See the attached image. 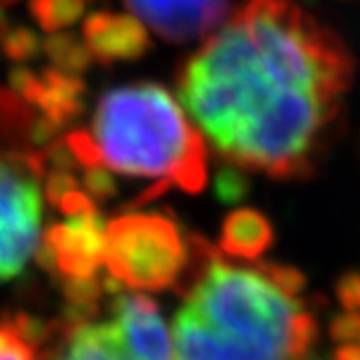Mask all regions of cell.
<instances>
[{"label": "cell", "instance_id": "obj_1", "mask_svg": "<svg viewBox=\"0 0 360 360\" xmlns=\"http://www.w3.org/2000/svg\"><path fill=\"white\" fill-rule=\"evenodd\" d=\"M354 63L295 0H248L180 68L178 94L219 157L304 178L341 113Z\"/></svg>", "mask_w": 360, "mask_h": 360}, {"label": "cell", "instance_id": "obj_2", "mask_svg": "<svg viewBox=\"0 0 360 360\" xmlns=\"http://www.w3.org/2000/svg\"><path fill=\"white\" fill-rule=\"evenodd\" d=\"M193 267L172 323L176 360H304L317 319L302 293V274L230 263L200 239Z\"/></svg>", "mask_w": 360, "mask_h": 360}, {"label": "cell", "instance_id": "obj_3", "mask_svg": "<svg viewBox=\"0 0 360 360\" xmlns=\"http://www.w3.org/2000/svg\"><path fill=\"white\" fill-rule=\"evenodd\" d=\"M65 146L89 174L150 180V198L169 187L200 193L207 185L204 139L172 94L157 83L107 91L87 131L70 133Z\"/></svg>", "mask_w": 360, "mask_h": 360}, {"label": "cell", "instance_id": "obj_4", "mask_svg": "<svg viewBox=\"0 0 360 360\" xmlns=\"http://www.w3.org/2000/svg\"><path fill=\"white\" fill-rule=\"evenodd\" d=\"M41 360H176L172 330L159 306L143 293L115 295L105 317L96 306L72 313L48 334Z\"/></svg>", "mask_w": 360, "mask_h": 360}, {"label": "cell", "instance_id": "obj_5", "mask_svg": "<svg viewBox=\"0 0 360 360\" xmlns=\"http://www.w3.org/2000/svg\"><path fill=\"white\" fill-rule=\"evenodd\" d=\"M193 245L167 215L131 213L105 226V267L115 285L135 291H165L183 285Z\"/></svg>", "mask_w": 360, "mask_h": 360}, {"label": "cell", "instance_id": "obj_6", "mask_svg": "<svg viewBox=\"0 0 360 360\" xmlns=\"http://www.w3.org/2000/svg\"><path fill=\"white\" fill-rule=\"evenodd\" d=\"M46 154L0 159V282L15 278L41 241Z\"/></svg>", "mask_w": 360, "mask_h": 360}, {"label": "cell", "instance_id": "obj_7", "mask_svg": "<svg viewBox=\"0 0 360 360\" xmlns=\"http://www.w3.org/2000/svg\"><path fill=\"white\" fill-rule=\"evenodd\" d=\"M143 27L172 44L213 35L230 15V0H124Z\"/></svg>", "mask_w": 360, "mask_h": 360}, {"label": "cell", "instance_id": "obj_8", "mask_svg": "<svg viewBox=\"0 0 360 360\" xmlns=\"http://www.w3.org/2000/svg\"><path fill=\"white\" fill-rule=\"evenodd\" d=\"M83 39L98 61L137 59L148 50V33L137 18L98 11L83 24Z\"/></svg>", "mask_w": 360, "mask_h": 360}, {"label": "cell", "instance_id": "obj_9", "mask_svg": "<svg viewBox=\"0 0 360 360\" xmlns=\"http://www.w3.org/2000/svg\"><path fill=\"white\" fill-rule=\"evenodd\" d=\"M271 224L261 213L241 209L224 221L219 250L233 259L254 261L271 245Z\"/></svg>", "mask_w": 360, "mask_h": 360}, {"label": "cell", "instance_id": "obj_10", "mask_svg": "<svg viewBox=\"0 0 360 360\" xmlns=\"http://www.w3.org/2000/svg\"><path fill=\"white\" fill-rule=\"evenodd\" d=\"M50 330L27 315L0 319V360H41Z\"/></svg>", "mask_w": 360, "mask_h": 360}, {"label": "cell", "instance_id": "obj_11", "mask_svg": "<svg viewBox=\"0 0 360 360\" xmlns=\"http://www.w3.org/2000/svg\"><path fill=\"white\" fill-rule=\"evenodd\" d=\"M87 0H31V15L46 31H59L79 22Z\"/></svg>", "mask_w": 360, "mask_h": 360}, {"label": "cell", "instance_id": "obj_12", "mask_svg": "<svg viewBox=\"0 0 360 360\" xmlns=\"http://www.w3.org/2000/svg\"><path fill=\"white\" fill-rule=\"evenodd\" d=\"M332 339L337 343L334 360H360V311L341 308L332 323Z\"/></svg>", "mask_w": 360, "mask_h": 360}, {"label": "cell", "instance_id": "obj_13", "mask_svg": "<svg viewBox=\"0 0 360 360\" xmlns=\"http://www.w3.org/2000/svg\"><path fill=\"white\" fill-rule=\"evenodd\" d=\"M339 297H341V308L360 311V274H352L341 282Z\"/></svg>", "mask_w": 360, "mask_h": 360}, {"label": "cell", "instance_id": "obj_14", "mask_svg": "<svg viewBox=\"0 0 360 360\" xmlns=\"http://www.w3.org/2000/svg\"><path fill=\"white\" fill-rule=\"evenodd\" d=\"M11 3H15V0H0V9H5V7H9Z\"/></svg>", "mask_w": 360, "mask_h": 360}, {"label": "cell", "instance_id": "obj_15", "mask_svg": "<svg viewBox=\"0 0 360 360\" xmlns=\"http://www.w3.org/2000/svg\"><path fill=\"white\" fill-rule=\"evenodd\" d=\"M311 360H317V358H311Z\"/></svg>", "mask_w": 360, "mask_h": 360}]
</instances>
